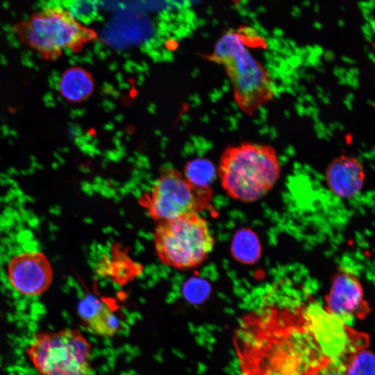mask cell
Instances as JSON below:
<instances>
[{
  "mask_svg": "<svg viewBox=\"0 0 375 375\" xmlns=\"http://www.w3.org/2000/svg\"><path fill=\"white\" fill-rule=\"evenodd\" d=\"M233 342L242 375H314L355 351L358 333L314 303L244 316Z\"/></svg>",
  "mask_w": 375,
  "mask_h": 375,
  "instance_id": "6da1fadb",
  "label": "cell"
},
{
  "mask_svg": "<svg viewBox=\"0 0 375 375\" xmlns=\"http://www.w3.org/2000/svg\"><path fill=\"white\" fill-rule=\"evenodd\" d=\"M276 150L267 144L245 142L226 147L217 174L225 192L237 201L254 202L265 196L281 176Z\"/></svg>",
  "mask_w": 375,
  "mask_h": 375,
  "instance_id": "7a4b0ae2",
  "label": "cell"
},
{
  "mask_svg": "<svg viewBox=\"0 0 375 375\" xmlns=\"http://www.w3.org/2000/svg\"><path fill=\"white\" fill-rule=\"evenodd\" d=\"M11 31L23 46L47 62L58 60L67 51L77 53L97 40V32L59 5L46 6L15 23Z\"/></svg>",
  "mask_w": 375,
  "mask_h": 375,
  "instance_id": "3957f363",
  "label": "cell"
},
{
  "mask_svg": "<svg viewBox=\"0 0 375 375\" xmlns=\"http://www.w3.org/2000/svg\"><path fill=\"white\" fill-rule=\"evenodd\" d=\"M208 59L224 67L235 102L247 115H253L274 97L269 73L251 54L241 33L226 32L217 41Z\"/></svg>",
  "mask_w": 375,
  "mask_h": 375,
  "instance_id": "277c9868",
  "label": "cell"
},
{
  "mask_svg": "<svg viewBox=\"0 0 375 375\" xmlns=\"http://www.w3.org/2000/svg\"><path fill=\"white\" fill-rule=\"evenodd\" d=\"M215 244L210 226L199 213L158 222L153 231L154 249L159 260L176 269L199 266Z\"/></svg>",
  "mask_w": 375,
  "mask_h": 375,
  "instance_id": "5b68a950",
  "label": "cell"
},
{
  "mask_svg": "<svg viewBox=\"0 0 375 375\" xmlns=\"http://www.w3.org/2000/svg\"><path fill=\"white\" fill-rule=\"evenodd\" d=\"M26 352L39 375H95L92 346L77 328L38 331Z\"/></svg>",
  "mask_w": 375,
  "mask_h": 375,
  "instance_id": "8992f818",
  "label": "cell"
},
{
  "mask_svg": "<svg viewBox=\"0 0 375 375\" xmlns=\"http://www.w3.org/2000/svg\"><path fill=\"white\" fill-rule=\"evenodd\" d=\"M212 197L211 188L197 187L178 170L165 169L139 203L158 222L199 213L208 208Z\"/></svg>",
  "mask_w": 375,
  "mask_h": 375,
  "instance_id": "52a82bcc",
  "label": "cell"
},
{
  "mask_svg": "<svg viewBox=\"0 0 375 375\" xmlns=\"http://www.w3.org/2000/svg\"><path fill=\"white\" fill-rule=\"evenodd\" d=\"M9 285L17 293L38 297L50 287L53 271L50 262L41 251L24 249L11 256L6 267Z\"/></svg>",
  "mask_w": 375,
  "mask_h": 375,
  "instance_id": "ba28073f",
  "label": "cell"
},
{
  "mask_svg": "<svg viewBox=\"0 0 375 375\" xmlns=\"http://www.w3.org/2000/svg\"><path fill=\"white\" fill-rule=\"evenodd\" d=\"M325 301L326 310L344 323L355 317L362 319L370 312L360 281L347 272L336 274Z\"/></svg>",
  "mask_w": 375,
  "mask_h": 375,
  "instance_id": "9c48e42d",
  "label": "cell"
},
{
  "mask_svg": "<svg viewBox=\"0 0 375 375\" xmlns=\"http://www.w3.org/2000/svg\"><path fill=\"white\" fill-rule=\"evenodd\" d=\"M365 173L360 161L353 156L340 155L326 167L325 180L330 191L340 198H351L362 188Z\"/></svg>",
  "mask_w": 375,
  "mask_h": 375,
  "instance_id": "30bf717a",
  "label": "cell"
},
{
  "mask_svg": "<svg viewBox=\"0 0 375 375\" xmlns=\"http://www.w3.org/2000/svg\"><path fill=\"white\" fill-rule=\"evenodd\" d=\"M78 314L85 328L96 335L112 338L121 328V320L115 310L104 300L85 298L78 304Z\"/></svg>",
  "mask_w": 375,
  "mask_h": 375,
  "instance_id": "8fae6325",
  "label": "cell"
},
{
  "mask_svg": "<svg viewBox=\"0 0 375 375\" xmlns=\"http://www.w3.org/2000/svg\"><path fill=\"white\" fill-rule=\"evenodd\" d=\"M95 83L92 74L81 66H71L60 74L57 83L59 96L69 103H80L92 94Z\"/></svg>",
  "mask_w": 375,
  "mask_h": 375,
  "instance_id": "7c38bea8",
  "label": "cell"
},
{
  "mask_svg": "<svg viewBox=\"0 0 375 375\" xmlns=\"http://www.w3.org/2000/svg\"><path fill=\"white\" fill-rule=\"evenodd\" d=\"M231 252L235 260L243 264L256 262L261 253L257 235L248 228L238 231L232 240Z\"/></svg>",
  "mask_w": 375,
  "mask_h": 375,
  "instance_id": "4fadbf2b",
  "label": "cell"
},
{
  "mask_svg": "<svg viewBox=\"0 0 375 375\" xmlns=\"http://www.w3.org/2000/svg\"><path fill=\"white\" fill-rule=\"evenodd\" d=\"M183 176L193 185L199 188H210L216 178L217 171L213 163L208 159L197 158L188 161L184 167Z\"/></svg>",
  "mask_w": 375,
  "mask_h": 375,
  "instance_id": "5bb4252c",
  "label": "cell"
},
{
  "mask_svg": "<svg viewBox=\"0 0 375 375\" xmlns=\"http://www.w3.org/2000/svg\"><path fill=\"white\" fill-rule=\"evenodd\" d=\"M373 353L366 349L350 354L343 362L344 375H375Z\"/></svg>",
  "mask_w": 375,
  "mask_h": 375,
  "instance_id": "9a60e30c",
  "label": "cell"
},
{
  "mask_svg": "<svg viewBox=\"0 0 375 375\" xmlns=\"http://www.w3.org/2000/svg\"><path fill=\"white\" fill-rule=\"evenodd\" d=\"M59 6L85 25L96 20L99 15V0H61Z\"/></svg>",
  "mask_w": 375,
  "mask_h": 375,
  "instance_id": "2e32d148",
  "label": "cell"
},
{
  "mask_svg": "<svg viewBox=\"0 0 375 375\" xmlns=\"http://www.w3.org/2000/svg\"><path fill=\"white\" fill-rule=\"evenodd\" d=\"M209 292L208 284L198 278L190 280L183 288L184 297L192 303H199L203 301Z\"/></svg>",
  "mask_w": 375,
  "mask_h": 375,
  "instance_id": "e0dca14e",
  "label": "cell"
},
{
  "mask_svg": "<svg viewBox=\"0 0 375 375\" xmlns=\"http://www.w3.org/2000/svg\"><path fill=\"white\" fill-rule=\"evenodd\" d=\"M314 375H344V373L341 363L331 362L319 369Z\"/></svg>",
  "mask_w": 375,
  "mask_h": 375,
  "instance_id": "ac0fdd59",
  "label": "cell"
}]
</instances>
